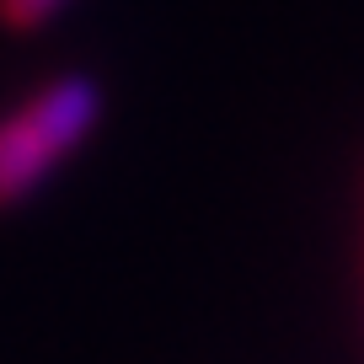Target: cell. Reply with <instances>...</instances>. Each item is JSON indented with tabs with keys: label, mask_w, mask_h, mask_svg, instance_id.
I'll return each mask as SVG.
<instances>
[{
	"label": "cell",
	"mask_w": 364,
	"mask_h": 364,
	"mask_svg": "<svg viewBox=\"0 0 364 364\" xmlns=\"http://www.w3.org/2000/svg\"><path fill=\"white\" fill-rule=\"evenodd\" d=\"M102 86L86 70L43 80L33 97L0 113V209L22 204L102 124Z\"/></svg>",
	"instance_id": "obj_1"
},
{
	"label": "cell",
	"mask_w": 364,
	"mask_h": 364,
	"mask_svg": "<svg viewBox=\"0 0 364 364\" xmlns=\"http://www.w3.org/2000/svg\"><path fill=\"white\" fill-rule=\"evenodd\" d=\"M59 11H65V0H0V22L11 33H33V27H43Z\"/></svg>",
	"instance_id": "obj_2"
}]
</instances>
